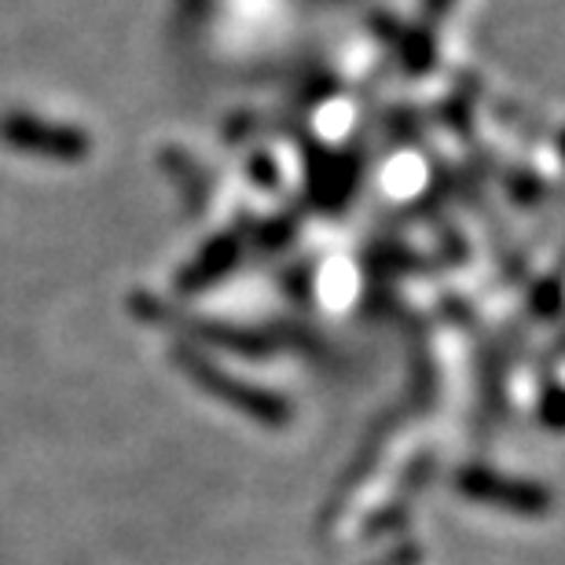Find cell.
I'll return each mask as SVG.
<instances>
[{"mask_svg": "<svg viewBox=\"0 0 565 565\" xmlns=\"http://www.w3.org/2000/svg\"><path fill=\"white\" fill-rule=\"evenodd\" d=\"M173 364L184 371V375L195 382L202 393H210L213 401L228 404L246 419H254L257 426H268V429H282L290 426L294 419V408L287 397L279 393H268L262 386H250V382L228 375L221 364H213L210 356H202L195 345H177L173 349Z\"/></svg>", "mask_w": 565, "mask_h": 565, "instance_id": "cell-1", "label": "cell"}, {"mask_svg": "<svg viewBox=\"0 0 565 565\" xmlns=\"http://www.w3.org/2000/svg\"><path fill=\"white\" fill-rule=\"evenodd\" d=\"M0 143H8L19 154L44 158V162L60 166L85 162L93 154V140H88L85 129L60 126V121L30 115V110H4L0 115Z\"/></svg>", "mask_w": 565, "mask_h": 565, "instance_id": "cell-2", "label": "cell"}, {"mask_svg": "<svg viewBox=\"0 0 565 565\" xmlns=\"http://www.w3.org/2000/svg\"><path fill=\"white\" fill-rule=\"evenodd\" d=\"M132 312L151 323L173 327V331L188 338H199V342H206L213 349H232V353H243V356H265L279 345V338L268 331H257V327H232L221 320H206V316L180 312L173 305L154 301L151 294H137V298H132Z\"/></svg>", "mask_w": 565, "mask_h": 565, "instance_id": "cell-3", "label": "cell"}, {"mask_svg": "<svg viewBox=\"0 0 565 565\" xmlns=\"http://www.w3.org/2000/svg\"><path fill=\"white\" fill-rule=\"evenodd\" d=\"M456 489L473 503L495 507V511H511L522 518H540L551 511V489L540 481L503 478L489 467H462L456 473Z\"/></svg>", "mask_w": 565, "mask_h": 565, "instance_id": "cell-4", "label": "cell"}, {"mask_svg": "<svg viewBox=\"0 0 565 565\" xmlns=\"http://www.w3.org/2000/svg\"><path fill=\"white\" fill-rule=\"evenodd\" d=\"M239 254H243V239L235 232H224L221 239H213L206 250H202L195 262L177 276V287L188 290V294L206 290L210 282H221L235 265H239Z\"/></svg>", "mask_w": 565, "mask_h": 565, "instance_id": "cell-5", "label": "cell"}, {"mask_svg": "<svg viewBox=\"0 0 565 565\" xmlns=\"http://www.w3.org/2000/svg\"><path fill=\"white\" fill-rule=\"evenodd\" d=\"M558 279L555 276H547L544 282H536L533 287V312L536 316H551V320H555L558 316Z\"/></svg>", "mask_w": 565, "mask_h": 565, "instance_id": "cell-6", "label": "cell"}, {"mask_svg": "<svg viewBox=\"0 0 565 565\" xmlns=\"http://www.w3.org/2000/svg\"><path fill=\"white\" fill-rule=\"evenodd\" d=\"M250 173H254V180H257V188H265V191H273V188H279V169H276V162L268 154H250Z\"/></svg>", "mask_w": 565, "mask_h": 565, "instance_id": "cell-7", "label": "cell"}, {"mask_svg": "<svg viewBox=\"0 0 565 565\" xmlns=\"http://www.w3.org/2000/svg\"><path fill=\"white\" fill-rule=\"evenodd\" d=\"M544 419H547V426L551 429H558V386L555 382H547V393H544Z\"/></svg>", "mask_w": 565, "mask_h": 565, "instance_id": "cell-8", "label": "cell"}, {"mask_svg": "<svg viewBox=\"0 0 565 565\" xmlns=\"http://www.w3.org/2000/svg\"><path fill=\"white\" fill-rule=\"evenodd\" d=\"M451 4H456V0H423V11L429 22H440L451 11Z\"/></svg>", "mask_w": 565, "mask_h": 565, "instance_id": "cell-9", "label": "cell"}]
</instances>
